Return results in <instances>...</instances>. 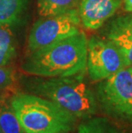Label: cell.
<instances>
[{
  "label": "cell",
  "instance_id": "cell-1",
  "mask_svg": "<svg viewBox=\"0 0 132 133\" xmlns=\"http://www.w3.org/2000/svg\"><path fill=\"white\" fill-rule=\"evenodd\" d=\"M88 39L82 31L33 52L22 64L27 74L59 77L81 74L87 70Z\"/></svg>",
  "mask_w": 132,
  "mask_h": 133
},
{
  "label": "cell",
  "instance_id": "cell-2",
  "mask_svg": "<svg viewBox=\"0 0 132 133\" xmlns=\"http://www.w3.org/2000/svg\"><path fill=\"white\" fill-rule=\"evenodd\" d=\"M84 74L27 79L24 83L31 94L53 101L75 118H89L97 112V101L84 81Z\"/></svg>",
  "mask_w": 132,
  "mask_h": 133
},
{
  "label": "cell",
  "instance_id": "cell-3",
  "mask_svg": "<svg viewBox=\"0 0 132 133\" xmlns=\"http://www.w3.org/2000/svg\"><path fill=\"white\" fill-rule=\"evenodd\" d=\"M10 105L26 133H60L72 130L75 117L53 101L33 94L17 93Z\"/></svg>",
  "mask_w": 132,
  "mask_h": 133
},
{
  "label": "cell",
  "instance_id": "cell-4",
  "mask_svg": "<svg viewBox=\"0 0 132 133\" xmlns=\"http://www.w3.org/2000/svg\"><path fill=\"white\" fill-rule=\"evenodd\" d=\"M98 99L109 115L132 122V71L130 67L100 81Z\"/></svg>",
  "mask_w": 132,
  "mask_h": 133
},
{
  "label": "cell",
  "instance_id": "cell-5",
  "mask_svg": "<svg viewBox=\"0 0 132 133\" xmlns=\"http://www.w3.org/2000/svg\"><path fill=\"white\" fill-rule=\"evenodd\" d=\"M78 9L58 15L45 16L33 24L29 37L30 51L35 52L80 32Z\"/></svg>",
  "mask_w": 132,
  "mask_h": 133
},
{
  "label": "cell",
  "instance_id": "cell-6",
  "mask_svg": "<svg viewBox=\"0 0 132 133\" xmlns=\"http://www.w3.org/2000/svg\"><path fill=\"white\" fill-rule=\"evenodd\" d=\"M129 67L125 58L108 39L94 36L88 41L87 70L93 81H103Z\"/></svg>",
  "mask_w": 132,
  "mask_h": 133
},
{
  "label": "cell",
  "instance_id": "cell-7",
  "mask_svg": "<svg viewBox=\"0 0 132 133\" xmlns=\"http://www.w3.org/2000/svg\"><path fill=\"white\" fill-rule=\"evenodd\" d=\"M122 0H81L78 6L81 23L88 30H97L116 13Z\"/></svg>",
  "mask_w": 132,
  "mask_h": 133
},
{
  "label": "cell",
  "instance_id": "cell-8",
  "mask_svg": "<svg viewBox=\"0 0 132 133\" xmlns=\"http://www.w3.org/2000/svg\"><path fill=\"white\" fill-rule=\"evenodd\" d=\"M111 41L132 67V23L129 16L116 19L112 22L107 34Z\"/></svg>",
  "mask_w": 132,
  "mask_h": 133
},
{
  "label": "cell",
  "instance_id": "cell-9",
  "mask_svg": "<svg viewBox=\"0 0 132 133\" xmlns=\"http://www.w3.org/2000/svg\"><path fill=\"white\" fill-rule=\"evenodd\" d=\"M29 0H0V25H14L20 22Z\"/></svg>",
  "mask_w": 132,
  "mask_h": 133
},
{
  "label": "cell",
  "instance_id": "cell-10",
  "mask_svg": "<svg viewBox=\"0 0 132 133\" xmlns=\"http://www.w3.org/2000/svg\"><path fill=\"white\" fill-rule=\"evenodd\" d=\"M81 0H37L38 11L42 17L58 15L78 9Z\"/></svg>",
  "mask_w": 132,
  "mask_h": 133
},
{
  "label": "cell",
  "instance_id": "cell-11",
  "mask_svg": "<svg viewBox=\"0 0 132 133\" xmlns=\"http://www.w3.org/2000/svg\"><path fill=\"white\" fill-rule=\"evenodd\" d=\"M0 129L2 133H26L11 107L10 102L0 100Z\"/></svg>",
  "mask_w": 132,
  "mask_h": 133
},
{
  "label": "cell",
  "instance_id": "cell-12",
  "mask_svg": "<svg viewBox=\"0 0 132 133\" xmlns=\"http://www.w3.org/2000/svg\"><path fill=\"white\" fill-rule=\"evenodd\" d=\"M8 25H0V67L4 66L16 53L15 39Z\"/></svg>",
  "mask_w": 132,
  "mask_h": 133
},
{
  "label": "cell",
  "instance_id": "cell-13",
  "mask_svg": "<svg viewBox=\"0 0 132 133\" xmlns=\"http://www.w3.org/2000/svg\"><path fill=\"white\" fill-rule=\"evenodd\" d=\"M78 133H123L102 118H87L78 127Z\"/></svg>",
  "mask_w": 132,
  "mask_h": 133
},
{
  "label": "cell",
  "instance_id": "cell-14",
  "mask_svg": "<svg viewBox=\"0 0 132 133\" xmlns=\"http://www.w3.org/2000/svg\"><path fill=\"white\" fill-rule=\"evenodd\" d=\"M16 82V73L12 69L0 67V92L12 90Z\"/></svg>",
  "mask_w": 132,
  "mask_h": 133
},
{
  "label": "cell",
  "instance_id": "cell-15",
  "mask_svg": "<svg viewBox=\"0 0 132 133\" xmlns=\"http://www.w3.org/2000/svg\"><path fill=\"white\" fill-rule=\"evenodd\" d=\"M125 10L129 12H132V0H123Z\"/></svg>",
  "mask_w": 132,
  "mask_h": 133
},
{
  "label": "cell",
  "instance_id": "cell-16",
  "mask_svg": "<svg viewBox=\"0 0 132 133\" xmlns=\"http://www.w3.org/2000/svg\"><path fill=\"white\" fill-rule=\"evenodd\" d=\"M130 22H131V23H132V16H130Z\"/></svg>",
  "mask_w": 132,
  "mask_h": 133
},
{
  "label": "cell",
  "instance_id": "cell-17",
  "mask_svg": "<svg viewBox=\"0 0 132 133\" xmlns=\"http://www.w3.org/2000/svg\"><path fill=\"white\" fill-rule=\"evenodd\" d=\"M130 70H131V71H132V67H130Z\"/></svg>",
  "mask_w": 132,
  "mask_h": 133
},
{
  "label": "cell",
  "instance_id": "cell-18",
  "mask_svg": "<svg viewBox=\"0 0 132 133\" xmlns=\"http://www.w3.org/2000/svg\"><path fill=\"white\" fill-rule=\"evenodd\" d=\"M60 133H68V132H60Z\"/></svg>",
  "mask_w": 132,
  "mask_h": 133
},
{
  "label": "cell",
  "instance_id": "cell-19",
  "mask_svg": "<svg viewBox=\"0 0 132 133\" xmlns=\"http://www.w3.org/2000/svg\"><path fill=\"white\" fill-rule=\"evenodd\" d=\"M0 133H2V131H1V129H0Z\"/></svg>",
  "mask_w": 132,
  "mask_h": 133
}]
</instances>
